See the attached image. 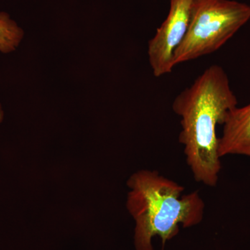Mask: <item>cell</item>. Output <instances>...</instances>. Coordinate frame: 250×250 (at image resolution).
Segmentation results:
<instances>
[{
	"label": "cell",
	"instance_id": "cell-3",
	"mask_svg": "<svg viewBox=\"0 0 250 250\" xmlns=\"http://www.w3.org/2000/svg\"><path fill=\"white\" fill-rule=\"evenodd\" d=\"M250 20V5L233 0H192L185 38L174 66L216 52Z\"/></svg>",
	"mask_w": 250,
	"mask_h": 250
},
{
	"label": "cell",
	"instance_id": "cell-5",
	"mask_svg": "<svg viewBox=\"0 0 250 250\" xmlns=\"http://www.w3.org/2000/svg\"><path fill=\"white\" fill-rule=\"evenodd\" d=\"M223 125V135L218 138L219 156H250V104L231 109Z\"/></svg>",
	"mask_w": 250,
	"mask_h": 250
},
{
	"label": "cell",
	"instance_id": "cell-4",
	"mask_svg": "<svg viewBox=\"0 0 250 250\" xmlns=\"http://www.w3.org/2000/svg\"><path fill=\"white\" fill-rule=\"evenodd\" d=\"M192 0H170L169 14L149 41L148 57L153 74L159 77L170 73L173 56L188 28Z\"/></svg>",
	"mask_w": 250,
	"mask_h": 250
},
{
	"label": "cell",
	"instance_id": "cell-2",
	"mask_svg": "<svg viewBox=\"0 0 250 250\" xmlns=\"http://www.w3.org/2000/svg\"><path fill=\"white\" fill-rule=\"evenodd\" d=\"M131 188L126 207L136 221L134 246L136 250H154L152 238L159 236L165 243L184 228L201 223L205 202L194 191L184 194V188L160 175L157 171L141 170L130 177Z\"/></svg>",
	"mask_w": 250,
	"mask_h": 250
},
{
	"label": "cell",
	"instance_id": "cell-7",
	"mask_svg": "<svg viewBox=\"0 0 250 250\" xmlns=\"http://www.w3.org/2000/svg\"><path fill=\"white\" fill-rule=\"evenodd\" d=\"M3 116H4V115H3L2 110H1V106H0V123L2 121Z\"/></svg>",
	"mask_w": 250,
	"mask_h": 250
},
{
	"label": "cell",
	"instance_id": "cell-6",
	"mask_svg": "<svg viewBox=\"0 0 250 250\" xmlns=\"http://www.w3.org/2000/svg\"><path fill=\"white\" fill-rule=\"evenodd\" d=\"M23 31L9 14L0 12V52L9 53L16 49L23 37Z\"/></svg>",
	"mask_w": 250,
	"mask_h": 250
},
{
	"label": "cell",
	"instance_id": "cell-1",
	"mask_svg": "<svg viewBox=\"0 0 250 250\" xmlns=\"http://www.w3.org/2000/svg\"><path fill=\"white\" fill-rule=\"evenodd\" d=\"M237 104L228 75L218 65L206 69L174 99L172 110L182 126L179 141L197 182L208 187L218 184L221 162L216 128Z\"/></svg>",
	"mask_w": 250,
	"mask_h": 250
}]
</instances>
